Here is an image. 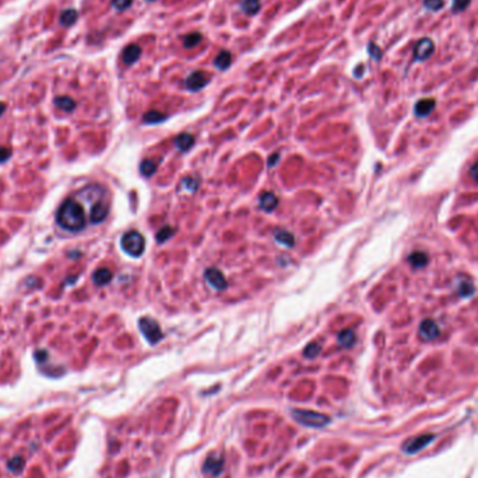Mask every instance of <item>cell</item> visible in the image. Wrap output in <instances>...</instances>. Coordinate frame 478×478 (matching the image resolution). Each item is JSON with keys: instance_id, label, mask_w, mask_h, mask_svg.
Segmentation results:
<instances>
[{"instance_id": "e575fe53", "label": "cell", "mask_w": 478, "mask_h": 478, "mask_svg": "<svg viewBox=\"0 0 478 478\" xmlns=\"http://www.w3.org/2000/svg\"><path fill=\"white\" fill-rule=\"evenodd\" d=\"M4 108H6V106H4V104H3V102H0V115L4 112Z\"/></svg>"}, {"instance_id": "e0dca14e", "label": "cell", "mask_w": 478, "mask_h": 478, "mask_svg": "<svg viewBox=\"0 0 478 478\" xmlns=\"http://www.w3.org/2000/svg\"><path fill=\"white\" fill-rule=\"evenodd\" d=\"M214 65H215V67H217V69H220V70H225V69H228V66L231 65V53H230V52H227V51L220 52V55L217 56V57H215V60H214Z\"/></svg>"}, {"instance_id": "4fadbf2b", "label": "cell", "mask_w": 478, "mask_h": 478, "mask_svg": "<svg viewBox=\"0 0 478 478\" xmlns=\"http://www.w3.org/2000/svg\"><path fill=\"white\" fill-rule=\"evenodd\" d=\"M195 144V137L189 133H180L175 139V145L180 151H189Z\"/></svg>"}, {"instance_id": "f546056e", "label": "cell", "mask_w": 478, "mask_h": 478, "mask_svg": "<svg viewBox=\"0 0 478 478\" xmlns=\"http://www.w3.org/2000/svg\"><path fill=\"white\" fill-rule=\"evenodd\" d=\"M132 1H133V0H112V6H113L116 10L123 11L126 10L127 7L132 6Z\"/></svg>"}, {"instance_id": "9c48e42d", "label": "cell", "mask_w": 478, "mask_h": 478, "mask_svg": "<svg viewBox=\"0 0 478 478\" xmlns=\"http://www.w3.org/2000/svg\"><path fill=\"white\" fill-rule=\"evenodd\" d=\"M224 468V460L220 456H215V455H212L206 459L204 464H203V471L204 474L207 476H212V477H215L218 476Z\"/></svg>"}, {"instance_id": "cb8c5ba5", "label": "cell", "mask_w": 478, "mask_h": 478, "mask_svg": "<svg viewBox=\"0 0 478 478\" xmlns=\"http://www.w3.org/2000/svg\"><path fill=\"white\" fill-rule=\"evenodd\" d=\"M174 234H175V230H174L172 227L167 225V227L161 228V230L157 232L156 235L157 242H158V244H164V242H167L168 239H169Z\"/></svg>"}, {"instance_id": "4316f807", "label": "cell", "mask_w": 478, "mask_h": 478, "mask_svg": "<svg viewBox=\"0 0 478 478\" xmlns=\"http://www.w3.org/2000/svg\"><path fill=\"white\" fill-rule=\"evenodd\" d=\"M445 1L443 0H424V6L425 9L431 11H438L443 7Z\"/></svg>"}, {"instance_id": "1f68e13d", "label": "cell", "mask_w": 478, "mask_h": 478, "mask_svg": "<svg viewBox=\"0 0 478 478\" xmlns=\"http://www.w3.org/2000/svg\"><path fill=\"white\" fill-rule=\"evenodd\" d=\"M368 52H369V55L372 56L375 60H379V59L382 57V51H380V48H379L378 45L369 44V46H368Z\"/></svg>"}, {"instance_id": "7402d4cb", "label": "cell", "mask_w": 478, "mask_h": 478, "mask_svg": "<svg viewBox=\"0 0 478 478\" xmlns=\"http://www.w3.org/2000/svg\"><path fill=\"white\" fill-rule=\"evenodd\" d=\"M320 351H322V344L318 343V341H312V343H309V344L305 347L303 355L306 356V358H315V356H318L320 354Z\"/></svg>"}, {"instance_id": "6da1fadb", "label": "cell", "mask_w": 478, "mask_h": 478, "mask_svg": "<svg viewBox=\"0 0 478 478\" xmlns=\"http://www.w3.org/2000/svg\"><path fill=\"white\" fill-rule=\"evenodd\" d=\"M57 224L67 231L77 232L86 228V212L76 197H69L57 210Z\"/></svg>"}, {"instance_id": "4dcf8cb0", "label": "cell", "mask_w": 478, "mask_h": 478, "mask_svg": "<svg viewBox=\"0 0 478 478\" xmlns=\"http://www.w3.org/2000/svg\"><path fill=\"white\" fill-rule=\"evenodd\" d=\"M182 186L186 188L189 192H195V190L197 189V180L195 178H190V177L189 178H185L182 180Z\"/></svg>"}, {"instance_id": "83f0119b", "label": "cell", "mask_w": 478, "mask_h": 478, "mask_svg": "<svg viewBox=\"0 0 478 478\" xmlns=\"http://www.w3.org/2000/svg\"><path fill=\"white\" fill-rule=\"evenodd\" d=\"M200 41H201L200 34H197V33L190 34V35H188V36L185 38V42H183V45H185V48H193V46H196V45L199 44Z\"/></svg>"}, {"instance_id": "5b68a950", "label": "cell", "mask_w": 478, "mask_h": 478, "mask_svg": "<svg viewBox=\"0 0 478 478\" xmlns=\"http://www.w3.org/2000/svg\"><path fill=\"white\" fill-rule=\"evenodd\" d=\"M435 438H436V435L434 434H424L410 438L403 443V452L406 455H415V453L421 452L424 447H426L429 443H432Z\"/></svg>"}, {"instance_id": "8fae6325", "label": "cell", "mask_w": 478, "mask_h": 478, "mask_svg": "<svg viewBox=\"0 0 478 478\" xmlns=\"http://www.w3.org/2000/svg\"><path fill=\"white\" fill-rule=\"evenodd\" d=\"M259 203H260V207L265 212H273L278 206V199L273 192H265V193L260 195Z\"/></svg>"}, {"instance_id": "3957f363", "label": "cell", "mask_w": 478, "mask_h": 478, "mask_svg": "<svg viewBox=\"0 0 478 478\" xmlns=\"http://www.w3.org/2000/svg\"><path fill=\"white\" fill-rule=\"evenodd\" d=\"M292 417L297 423L301 425L309 426V428H323L330 423V418L320 412L311 411V410H294Z\"/></svg>"}, {"instance_id": "484cf974", "label": "cell", "mask_w": 478, "mask_h": 478, "mask_svg": "<svg viewBox=\"0 0 478 478\" xmlns=\"http://www.w3.org/2000/svg\"><path fill=\"white\" fill-rule=\"evenodd\" d=\"M24 467V460L20 456H16L9 461V468L13 473H20Z\"/></svg>"}, {"instance_id": "8992f818", "label": "cell", "mask_w": 478, "mask_h": 478, "mask_svg": "<svg viewBox=\"0 0 478 478\" xmlns=\"http://www.w3.org/2000/svg\"><path fill=\"white\" fill-rule=\"evenodd\" d=\"M109 214V203L106 197H102L100 200L94 201L89 209V221L92 224H100L105 221V218Z\"/></svg>"}, {"instance_id": "d6a6232c", "label": "cell", "mask_w": 478, "mask_h": 478, "mask_svg": "<svg viewBox=\"0 0 478 478\" xmlns=\"http://www.w3.org/2000/svg\"><path fill=\"white\" fill-rule=\"evenodd\" d=\"M10 150H7V148H0V162L1 161H6L9 157H10Z\"/></svg>"}, {"instance_id": "d590c367", "label": "cell", "mask_w": 478, "mask_h": 478, "mask_svg": "<svg viewBox=\"0 0 478 478\" xmlns=\"http://www.w3.org/2000/svg\"><path fill=\"white\" fill-rule=\"evenodd\" d=\"M147 1H154V0H147Z\"/></svg>"}, {"instance_id": "f1b7e54d", "label": "cell", "mask_w": 478, "mask_h": 478, "mask_svg": "<svg viewBox=\"0 0 478 478\" xmlns=\"http://www.w3.org/2000/svg\"><path fill=\"white\" fill-rule=\"evenodd\" d=\"M470 3H471V0H453V3H452V11L453 13H460V11L466 10Z\"/></svg>"}, {"instance_id": "ba28073f", "label": "cell", "mask_w": 478, "mask_h": 478, "mask_svg": "<svg viewBox=\"0 0 478 478\" xmlns=\"http://www.w3.org/2000/svg\"><path fill=\"white\" fill-rule=\"evenodd\" d=\"M204 278L206 281L209 283V285L212 287L214 289L217 291H223L228 287V283H227V278L224 277V274L215 267H210L204 271Z\"/></svg>"}, {"instance_id": "d4e9b609", "label": "cell", "mask_w": 478, "mask_h": 478, "mask_svg": "<svg viewBox=\"0 0 478 478\" xmlns=\"http://www.w3.org/2000/svg\"><path fill=\"white\" fill-rule=\"evenodd\" d=\"M260 9V1L259 0H245L242 3V10L249 14V16H253L256 14L257 11Z\"/></svg>"}, {"instance_id": "2e32d148", "label": "cell", "mask_w": 478, "mask_h": 478, "mask_svg": "<svg viewBox=\"0 0 478 478\" xmlns=\"http://www.w3.org/2000/svg\"><path fill=\"white\" fill-rule=\"evenodd\" d=\"M337 338H338V344L341 345L343 348H350L351 345H354V343H355V333L353 330L347 329V330L340 332Z\"/></svg>"}, {"instance_id": "52a82bcc", "label": "cell", "mask_w": 478, "mask_h": 478, "mask_svg": "<svg viewBox=\"0 0 478 478\" xmlns=\"http://www.w3.org/2000/svg\"><path fill=\"white\" fill-rule=\"evenodd\" d=\"M435 44L431 38H421L417 44L414 45V60L421 62L429 59L434 53Z\"/></svg>"}, {"instance_id": "ffe728a7", "label": "cell", "mask_w": 478, "mask_h": 478, "mask_svg": "<svg viewBox=\"0 0 478 478\" xmlns=\"http://www.w3.org/2000/svg\"><path fill=\"white\" fill-rule=\"evenodd\" d=\"M55 102L56 106L65 112H71L76 106V102L69 97H59V98H56Z\"/></svg>"}, {"instance_id": "5bb4252c", "label": "cell", "mask_w": 478, "mask_h": 478, "mask_svg": "<svg viewBox=\"0 0 478 478\" xmlns=\"http://www.w3.org/2000/svg\"><path fill=\"white\" fill-rule=\"evenodd\" d=\"M274 239L277 241L278 244L284 245L287 248H292L295 245V238L294 235L285 231V230H276L274 231Z\"/></svg>"}, {"instance_id": "d6986e66", "label": "cell", "mask_w": 478, "mask_h": 478, "mask_svg": "<svg viewBox=\"0 0 478 478\" xmlns=\"http://www.w3.org/2000/svg\"><path fill=\"white\" fill-rule=\"evenodd\" d=\"M165 119H167V115H164V113H161V112L158 111L147 112V113L144 115V118H143V121H144L145 123H150V124H156V123L164 122Z\"/></svg>"}, {"instance_id": "44dd1931", "label": "cell", "mask_w": 478, "mask_h": 478, "mask_svg": "<svg viewBox=\"0 0 478 478\" xmlns=\"http://www.w3.org/2000/svg\"><path fill=\"white\" fill-rule=\"evenodd\" d=\"M435 106V101L434 100H423L420 102H417L415 105V112L418 115H426L429 112L432 111V108Z\"/></svg>"}, {"instance_id": "7c38bea8", "label": "cell", "mask_w": 478, "mask_h": 478, "mask_svg": "<svg viewBox=\"0 0 478 478\" xmlns=\"http://www.w3.org/2000/svg\"><path fill=\"white\" fill-rule=\"evenodd\" d=\"M140 55H142V48L139 45H129L127 48H124V51H123L122 53L123 63L127 65V66H130V65H133L134 62L140 57Z\"/></svg>"}, {"instance_id": "ac0fdd59", "label": "cell", "mask_w": 478, "mask_h": 478, "mask_svg": "<svg viewBox=\"0 0 478 478\" xmlns=\"http://www.w3.org/2000/svg\"><path fill=\"white\" fill-rule=\"evenodd\" d=\"M157 168H158V164L154 162L153 159H144L140 164V172L143 177H153L156 174Z\"/></svg>"}, {"instance_id": "836d02e7", "label": "cell", "mask_w": 478, "mask_h": 478, "mask_svg": "<svg viewBox=\"0 0 478 478\" xmlns=\"http://www.w3.org/2000/svg\"><path fill=\"white\" fill-rule=\"evenodd\" d=\"M278 157H280V154H278V153H276L274 156H271L270 158H268V167H273V165H276V164H277V161H276V159H278Z\"/></svg>"}, {"instance_id": "277c9868", "label": "cell", "mask_w": 478, "mask_h": 478, "mask_svg": "<svg viewBox=\"0 0 478 478\" xmlns=\"http://www.w3.org/2000/svg\"><path fill=\"white\" fill-rule=\"evenodd\" d=\"M139 327H140V332L145 337V340L151 345L158 344L164 337V333L161 332L159 324L153 318H147V316L142 318L139 320Z\"/></svg>"}, {"instance_id": "7a4b0ae2", "label": "cell", "mask_w": 478, "mask_h": 478, "mask_svg": "<svg viewBox=\"0 0 478 478\" xmlns=\"http://www.w3.org/2000/svg\"><path fill=\"white\" fill-rule=\"evenodd\" d=\"M122 249L132 257H140L144 253L145 241L144 236L137 231H129L122 236Z\"/></svg>"}, {"instance_id": "603a6c76", "label": "cell", "mask_w": 478, "mask_h": 478, "mask_svg": "<svg viewBox=\"0 0 478 478\" xmlns=\"http://www.w3.org/2000/svg\"><path fill=\"white\" fill-rule=\"evenodd\" d=\"M77 17H78L77 11L73 10V9H69V10L62 13V16H60V24H62V25H71V24L76 22Z\"/></svg>"}, {"instance_id": "9a60e30c", "label": "cell", "mask_w": 478, "mask_h": 478, "mask_svg": "<svg viewBox=\"0 0 478 478\" xmlns=\"http://www.w3.org/2000/svg\"><path fill=\"white\" fill-rule=\"evenodd\" d=\"M92 280H94V283L97 284V285H106L109 281L112 280V273H111V270H108V268H98V270H95V273H94V276H92Z\"/></svg>"}, {"instance_id": "30bf717a", "label": "cell", "mask_w": 478, "mask_h": 478, "mask_svg": "<svg viewBox=\"0 0 478 478\" xmlns=\"http://www.w3.org/2000/svg\"><path fill=\"white\" fill-rule=\"evenodd\" d=\"M209 83V76L203 71H195L186 78V87L190 91H199Z\"/></svg>"}]
</instances>
